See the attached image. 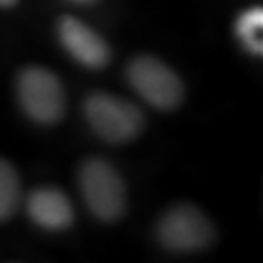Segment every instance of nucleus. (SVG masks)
I'll list each match as a JSON object with an SVG mask.
<instances>
[{
  "label": "nucleus",
  "mask_w": 263,
  "mask_h": 263,
  "mask_svg": "<svg viewBox=\"0 0 263 263\" xmlns=\"http://www.w3.org/2000/svg\"><path fill=\"white\" fill-rule=\"evenodd\" d=\"M74 2H80V4H92L96 0H74Z\"/></svg>",
  "instance_id": "nucleus-11"
},
{
  "label": "nucleus",
  "mask_w": 263,
  "mask_h": 263,
  "mask_svg": "<svg viewBox=\"0 0 263 263\" xmlns=\"http://www.w3.org/2000/svg\"><path fill=\"white\" fill-rule=\"evenodd\" d=\"M263 10L261 8H250L238 18L236 24V31L242 39L246 47L250 49L255 55H261L263 51Z\"/></svg>",
  "instance_id": "nucleus-9"
},
{
  "label": "nucleus",
  "mask_w": 263,
  "mask_h": 263,
  "mask_svg": "<svg viewBox=\"0 0 263 263\" xmlns=\"http://www.w3.org/2000/svg\"><path fill=\"white\" fill-rule=\"evenodd\" d=\"M28 213L35 224L47 230H63L74 220L70 201L57 187L33 189L28 197Z\"/></svg>",
  "instance_id": "nucleus-7"
},
{
  "label": "nucleus",
  "mask_w": 263,
  "mask_h": 263,
  "mask_svg": "<svg viewBox=\"0 0 263 263\" xmlns=\"http://www.w3.org/2000/svg\"><path fill=\"white\" fill-rule=\"evenodd\" d=\"M84 115L90 127L107 142H127L141 133L142 111L135 104L104 92L88 96Z\"/></svg>",
  "instance_id": "nucleus-1"
},
{
  "label": "nucleus",
  "mask_w": 263,
  "mask_h": 263,
  "mask_svg": "<svg viewBox=\"0 0 263 263\" xmlns=\"http://www.w3.org/2000/svg\"><path fill=\"white\" fill-rule=\"evenodd\" d=\"M80 189L90 211L104 222H113L125 213L127 191L111 164L92 158L80 170Z\"/></svg>",
  "instance_id": "nucleus-2"
},
{
  "label": "nucleus",
  "mask_w": 263,
  "mask_h": 263,
  "mask_svg": "<svg viewBox=\"0 0 263 263\" xmlns=\"http://www.w3.org/2000/svg\"><path fill=\"white\" fill-rule=\"evenodd\" d=\"M158 238L172 252H195L213 242V226L199 209L178 205L162 216Z\"/></svg>",
  "instance_id": "nucleus-5"
},
{
  "label": "nucleus",
  "mask_w": 263,
  "mask_h": 263,
  "mask_svg": "<svg viewBox=\"0 0 263 263\" xmlns=\"http://www.w3.org/2000/svg\"><path fill=\"white\" fill-rule=\"evenodd\" d=\"M20 203V179L14 166L0 160V222L16 213Z\"/></svg>",
  "instance_id": "nucleus-8"
},
{
  "label": "nucleus",
  "mask_w": 263,
  "mask_h": 263,
  "mask_svg": "<svg viewBox=\"0 0 263 263\" xmlns=\"http://www.w3.org/2000/svg\"><path fill=\"white\" fill-rule=\"evenodd\" d=\"M18 96L31 119L43 125L57 123L65 113V92L53 72L43 66H29L18 80Z\"/></svg>",
  "instance_id": "nucleus-4"
},
{
  "label": "nucleus",
  "mask_w": 263,
  "mask_h": 263,
  "mask_svg": "<svg viewBox=\"0 0 263 263\" xmlns=\"http://www.w3.org/2000/svg\"><path fill=\"white\" fill-rule=\"evenodd\" d=\"M18 0H0V6H4V8H8V6H14Z\"/></svg>",
  "instance_id": "nucleus-10"
},
{
  "label": "nucleus",
  "mask_w": 263,
  "mask_h": 263,
  "mask_svg": "<svg viewBox=\"0 0 263 263\" xmlns=\"http://www.w3.org/2000/svg\"><path fill=\"white\" fill-rule=\"evenodd\" d=\"M127 78L133 90L144 102L158 109H174L183 100V86L178 74L151 55L137 57L127 68Z\"/></svg>",
  "instance_id": "nucleus-3"
},
{
  "label": "nucleus",
  "mask_w": 263,
  "mask_h": 263,
  "mask_svg": "<svg viewBox=\"0 0 263 263\" xmlns=\"http://www.w3.org/2000/svg\"><path fill=\"white\" fill-rule=\"evenodd\" d=\"M59 39L63 47L74 57L80 65L88 68H102L109 63V47L104 39L90 29L84 22L72 18V16H63L59 20Z\"/></svg>",
  "instance_id": "nucleus-6"
}]
</instances>
